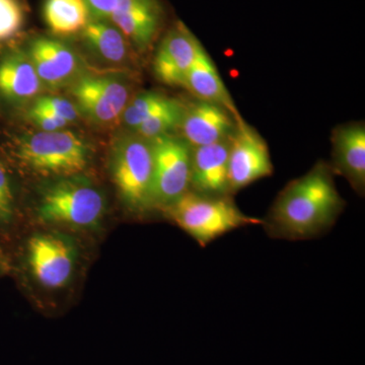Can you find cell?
Listing matches in <instances>:
<instances>
[{
  "mask_svg": "<svg viewBox=\"0 0 365 365\" xmlns=\"http://www.w3.org/2000/svg\"><path fill=\"white\" fill-rule=\"evenodd\" d=\"M330 165L321 160L306 175L288 182L262 220L269 237L307 241L327 234L346 205Z\"/></svg>",
  "mask_w": 365,
  "mask_h": 365,
  "instance_id": "6da1fadb",
  "label": "cell"
},
{
  "mask_svg": "<svg viewBox=\"0 0 365 365\" xmlns=\"http://www.w3.org/2000/svg\"><path fill=\"white\" fill-rule=\"evenodd\" d=\"M163 211L201 247L239 228L262 225L261 218L242 212L232 196L203 195L191 190Z\"/></svg>",
  "mask_w": 365,
  "mask_h": 365,
  "instance_id": "7a4b0ae2",
  "label": "cell"
},
{
  "mask_svg": "<svg viewBox=\"0 0 365 365\" xmlns=\"http://www.w3.org/2000/svg\"><path fill=\"white\" fill-rule=\"evenodd\" d=\"M14 157L26 169L59 178L81 175L90 163V148L71 131H40L16 138Z\"/></svg>",
  "mask_w": 365,
  "mask_h": 365,
  "instance_id": "3957f363",
  "label": "cell"
},
{
  "mask_svg": "<svg viewBox=\"0 0 365 365\" xmlns=\"http://www.w3.org/2000/svg\"><path fill=\"white\" fill-rule=\"evenodd\" d=\"M110 162L113 180L124 203L138 213L155 208L150 140L134 132L118 137Z\"/></svg>",
  "mask_w": 365,
  "mask_h": 365,
  "instance_id": "277c9868",
  "label": "cell"
},
{
  "mask_svg": "<svg viewBox=\"0 0 365 365\" xmlns=\"http://www.w3.org/2000/svg\"><path fill=\"white\" fill-rule=\"evenodd\" d=\"M102 192L81 175L59 178L43 192L38 215L44 222L91 227L105 213Z\"/></svg>",
  "mask_w": 365,
  "mask_h": 365,
  "instance_id": "5b68a950",
  "label": "cell"
},
{
  "mask_svg": "<svg viewBox=\"0 0 365 365\" xmlns=\"http://www.w3.org/2000/svg\"><path fill=\"white\" fill-rule=\"evenodd\" d=\"M153 204L165 210L191 190L192 148L182 137L168 134L151 139Z\"/></svg>",
  "mask_w": 365,
  "mask_h": 365,
  "instance_id": "8992f818",
  "label": "cell"
},
{
  "mask_svg": "<svg viewBox=\"0 0 365 365\" xmlns=\"http://www.w3.org/2000/svg\"><path fill=\"white\" fill-rule=\"evenodd\" d=\"M69 88L79 114L98 125L121 120L132 98L130 83L110 74L86 73Z\"/></svg>",
  "mask_w": 365,
  "mask_h": 365,
  "instance_id": "52a82bcc",
  "label": "cell"
},
{
  "mask_svg": "<svg viewBox=\"0 0 365 365\" xmlns=\"http://www.w3.org/2000/svg\"><path fill=\"white\" fill-rule=\"evenodd\" d=\"M274 167L268 144L246 121L237 125L228 158L230 191L235 195L259 180L272 176Z\"/></svg>",
  "mask_w": 365,
  "mask_h": 365,
  "instance_id": "ba28073f",
  "label": "cell"
},
{
  "mask_svg": "<svg viewBox=\"0 0 365 365\" xmlns=\"http://www.w3.org/2000/svg\"><path fill=\"white\" fill-rule=\"evenodd\" d=\"M26 51L44 88L71 86L86 74L81 55L64 41L38 36L30 41Z\"/></svg>",
  "mask_w": 365,
  "mask_h": 365,
  "instance_id": "9c48e42d",
  "label": "cell"
},
{
  "mask_svg": "<svg viewBox=\"0 0 365 365\" xmlns=\"http://www.w3.org/2000/svg\"><path fill=\"white\" fill-rule=\"evenodd\" d=\"M28 261L43 287L57 289L71 280L76 265V250L59 234L36 235L29 241Z\"/></svg>",
  "mask_w": 365,
  "mask_h": 365,
  "instance_id": "30bf717a",
  "label": "cell"
},
{
  "mask_svg": "<svg viewBox=\"0 0 365 365\" xmlns=\"http://www.w3.org/2000/svg\"><path fill=\"white\" fill-rule=\"evenodd\" d=\"M203 46L182 21L174 24L158 45L153 71L168 86H182Z\"/></svg>",
  "mask_w": 365,
  "mask_h": 365,
  "instance_id": "8fae6325",
  "label": "cell"
},
{
  "mask_svg": "<svg viewBox=\"0 0 365 365\" xmlns=\"http://www.w3.org/2000/svg\"><path fill=\"white\" fill-rule=\"evenodd\" d=\"M160 0H118L110 21L123 33L132 48L145 52L155 42L165 24Z\"/></svg>",
  "mask_w": 365,
  "mask_h": 365,
  "instance_id": "7c38bea8",
  "label": "cell"
},
{
  "mask_svg": "<svg viewBox=\"0 0 365 365\" xmlns=\"http://www.w3.org/2000/svg\"><path fill=\"white\" fill-rule=\"evenodd\" d=\"M242 121H239L225 108L197 100L188 106L185 105L179 129L182 138L194 148L230 138Z\"/></svg>",
  "mask_w": 365,
  "mask_h": 365,
  "instance_id": "4fadbf2b",
  "label": "cell"
},
{
  "mask_svg": "<svg viewBox=\"0 0 365 365\" xmlns=\"http://www.w3.org/2000/svg\"><path fill=\"white\" fill-rule=\"evenodd\" d=\"M334 174L344 177L359 196L365 193V126L364 122L340 125L332 132Z\"/></svg>",
  "mask_w": 365,
  "mask_h": 365,
  "instance_id": "5bb4252c",
  "label": "cell"
},
{
  "mask_svg": "<svg viewBox=\"0 0 365 365\" xmlns=\"http://www.w3.org/2000/svg\"><path fill=\"white\" fill-rule=\"evenodd\" d=\"M232 137L192 148L191 191L209 196H232L228 181Z\"/></svg>",
  "mask_w": 365,
  "mask_h": 365,
  "instance_id": "9a60e30c",
  "label": "cell"
},
{
  "mask_svg": "<svg viewBox=\"0 0 365 365\" xmlns=\"http://www.w3.org/2000/svg\"><path fill=\"white\" fill-rule=\"evenodd\" d=\"M44 88L26 50L14 49L0 58V98L14 107L32 101Z\"/></svg>",
  "mask_w": 365,
  "mask_h": 365,
  "instance_id": "2e32d148",
  "label": "cell"
},
{
  "mask_svg": "<svg viewBox=\"0 0 365 365\" xmlns=\"http://www.w3.org/2000/svg\"><path fill=\"white\" fill-rule=\"evenodd\" d=\"M182 88L188 90L197 100L220 106L234 115L239 121L244 120L232 100V95L223 83L215 62L204 47L197 55Z\"/></svg>",
  "mask_w": 365,
  "mask_h": 365,
  "instance_id": "e0dca14e",
  "label": "cell"
},
{
  "mask_svg": "<svg viewBox=\"0 0 365 365\" xmlns=\"http://www.w3.org/2000/svg\"><path fill=\"white\" fill-rule=\"evenodd\" d=\"M96 56L107 63L123 66L131 58L132 46L110 20H91L81 33Z\"/></svg>",
  "mask_w": 365,
  "mask_h": 365,
  "instance_id": "ac0fdd59",
  "label": "cell"
},
{
  "mask_svg": "<svg viewBox=\"0 0 365 365\" xmlns=\"http://www.w3.org/2000/svg\"><path fill=\"white\" fill-rule=\"evenodd\" d=\"M43 16L52 34L60 37L81 34L91 20L85 0H45Z\"/></svg>",
  "mask_w": 365,
  "mask_h": 365,
  "instance_id": "d6986e66",
  "label": "cell"
},
{
  "mask_svg": "<svg viewBox=\"0 0 365 365\" xmlns=\"http://www.w3.org/2000/svg\"><path fill=\"white\" fill-rule=\"evenodd\" d=\"M174 98L158 91H143L131 98L122 114L121 121L131 132L143 122L169 106Z\"/></svg>",
  "mask_w": 365,
  "mask_h": 365,
  "instance_id": "ffe728a7",
  "label": "cell"
},
{
  "mask_svg": "<svg viewBox=\"0 0 365 365\" xmlns=\"http://www.w3.org/2000/svg\"><path fill=\"white\" fill-rule=\"evenodd\" d=\"M184 111L185 105L174 98L169 106L155 113L133 132L148 140L173 134V131L179 129Z\"/></svg>",
  "mask_w": 365,
  "mask_h": 365,
  "instance_id": "44dd1931",
  "label": "cell"
},
{
  "mask_svg": "<svg viewBox=\"0 0 365 365\" xmlns=\"http://www.w3.org/2000/svg\"><path fill=\"white\" fill-rule=\"evenodd\" d=\"M25 21L21 0H0V44L14 39L23 30Z\"/></svg>",
  "mask_w": 365,
  "mask_h": 365,
  "instance_id": "7402d4cb",
  "label": "cell"
},
{
  "mask_svg": "<svg viewBox=\"0 0 365 365\" xmlns=\"http://www.w3.org/2000/svg\"><path fill=\"white\" fill-rule=\"evenodd\" d=\"M16 199L11 176L6 165L0 158V227L11 222Z\"/></svg>",
  "mask_w": 365,
  "mask_h": 365,
  "instance_id": "603a6c76",
  "label": "cell"
},
{
  "mask_svg": "<svg viewBox=\"0 0 365 365\" xmlns=\"http://www.w3.org/2000/svg\"><path fill=\"white\" fill-rule=\"evenodd\" d=\"M35 105L45 108L55 114L58 115L62 119L66 120L67 123H73L78 120L79 114L78 108L72 101L59 96H42L36 100Z\"/></svg>",
  "mask_w": 365,
  "mask_h": 365,
  "instance_id": "cb8c5ba5",
  "label": "cell"
},
{
  "mask_svg": "<svg viewBox=\"0 0 365 365\" xmlns=\"http://www.w3.org/2000/svg\"><path fill=\"white\" fill-rule=\"evenodd\" d=\"M29 118L39 127L41 131L62 130L68 125L66 120L62 119L58 115L35 104L29 112Z\"/></svg>",
  "mask_w": 365,
  "mask_h": 365,
  "instance_id": "d4e9b609",
  "label": "cell"
},
{
  "mask_svg": "<svg viewBox=\"0 0 365 365\" xmlns=\"http://www.w3.org/2000/svg\"><path fill=\"white\" fill-rule=\"evenodd\" d=\"M91 20H110L118 0H85Z\"/></svg>",
  "mask_w": 365,
  "mask_h": 365,
  "instance_id": "484cf974",
  "label": "cell"
},
{
  "mask_svg": "<svg viewBox=\"0 0 365 365\" xmlns=\"http://www.w3.org/2000/svg\"><path fill=\"white\" fill-rule=\"evenodd\" d=\"M2 266H4V258H2L1 252H0V270H1Z\"/></svg>",
  "mask_w": 365,
  "mask_h": 365,
  "instance_id": "4316f807",
  "label": "cell"
}]
</instances>
